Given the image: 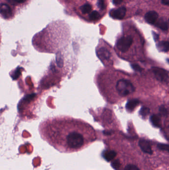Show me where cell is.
<instances>
[{
	"label": "cell",
	"instance_id": "19",
	"mask_svg": "<svg viewBox=\"0 0 169 170\" xmlns=\"http://www.w3.org/2000/svg\"><path fill=\"white\" fill-rule=\"evenodd\" d=\"M157 147L159 148V149L161 150H163V151H168L169 149H168V144H164V143H159L158 144Z\"/></svg>",
	"mask_w": 169,
	"mask_h": 170
},
{
	"label": "cell",
	"instance_id": "18",
	"mask_svg": "<svg viewBox=\"0 0 169 170\" xmlns=\"http://www.w3.org/2000/svg\"><path fill=\"white\" fill-rule=\"evenodd\" d=\"M111 165L114 169L116 170H118L121 167V163H120V160L118 159L115 160L112 163Z\"/></svg>",
	"mask_w": 169,
	"mask_h": 170
},
{
	"label": "cell",
	"instance_id": "27",
	"mask_svg": "<svg viewBox=\"0 0 169 170\" xmlns=\"http://www.w3.org/2000/svg\"><path fill=\"white\" fill-rule=\"evenodd\" d=\"M161 3L164 5L169 6V0H161Z\"/></svg>",
	"mask_w": 169,
	"mask_h": 170
},
{
	"label": "cell",
	"instance_id": "6",
	"mask_svg": "<svg viewBox=\"0 0 169 170\" xmlns=\"http://www.w3.org/2000/svg\"><path fill=\"white\" fill-rule=\"evenodd\" d=\"M98 58L102 61H109L111 59V54L110 51L104 47L100 48L97 51Z\"/></svg>",
	"mask_w": 169,
	"mask_h": 170
},
{
	"label": "cell",
	"instance_id": "5",
	"mask_svg": "<svg viewBox=\"0 0 169 170\" xmlns=\"http://www.w3.org/2000/svg\"><path fill=\"white\" fill-rule=\"evenodd\" d=\"M127 13V9L125 6H122L117 9H112L110 10L109 15L112 19H122L125 18Z\"/></svg>",
	"mask_w": 169,
	"mask_h": 170
},
{
	"label": "cell",
	"instance_id": "9",
	"mask_svg": "<svg viewBox=\"0 0 169 170\" xmlns=\"http://www.w3.org/2000/svg\"><path fill=\"white\" fill-rule=\"evenodd\" d=\"M0 14L5 19H9L12 16V10L7 4L3 3L0 5Z\"/></svg>",
	"mask_w": 169,
	"mask_h": 170
},
{
	"label": "cell",
	"instance_id": "24",
	"mask_svg": "<svg viewBox=\"0 0 169 170\" xmlns=\"http://www.w3.org/2000/svg\"><path fill=\"white\" fill-rule=\"evenodd\" d=\"M123 0H113V3L115 5L117 6L122 3Z\"/></svg>",
	"mask_w": 169,
	"mask_h": 170
},
{
	"label": "cell",
	"instance_id": "10",
	"mask_svg": "<svg viewBox=\"0 0 169 170\" xmlns=\"http://www.w3.org/2000/svg\"><path fill=\"white\" fill-rule=\"evenodd\" d=\"M154 25L157 27L158 28L164 31H168L169 27L168 21L163 18H160L159 19H157L154 23Z\"/></svg>",
	"mask_w": 169,
	"mask_h": 170
},
{
	"label": "cell",
	"instance_id": "17",
	"mask_svg": "<svg viewBox=\"0 0 169 170\" xmlns=\"http://www.w3.org/2000/svg\"><path fill=\"white\" fill-rule=\"evenodd\" d=\"M149 113H150V109L145 106L142 107L139 111V114L143 118L146 117L148 115Z\"/></svg>",
	"mask_w": 169,
	"mask_h": 170
},
{
	"label": "cell",
	"instance_id": "26",
	"mask_svg": "<svg viewBox=\"0 0 169 170\" xmlns=\"http://www.w3.org/2000/svg\"><path fill=\"white\" fill-rule=\"evenodd\" d=\"M13 3H23L26 1V0H12Z\"/></svg>",
	"mask_w": 169,
	"mask_h": 170
},
{
	"label": "cell",
	"instance_id": "8",
	"mask_svg": "<svg viewBox=\"0 0 169 170\" xmlns=\"http://www.w3.org/2000/svg\"><path fill=\"white\" fill-rule=\"evenodd\" d=\"M159 17V15L156 11L151 10L147 12L144 16L146 23L150 24H154Z\"/></svg>",
	"mask_w": 169,
	"mask_h": 170
},
{
	"label": "cell",
	"instance_id": "2",
	"mask_svg": "<svg viewBox=\"0 0 169 170\" xmlns=\"http://www.w3.org/2000/svg\"><path fill=\"white\" fill-rule=\"evenodd\" d=\"M84 143V138L82 134L72 132L67 134L66 138V144L67 147L71 149L80 148Z\"/></svg>",
	"mask_w": 169,
	"mask_h": 170
},
{
	"label": "cell",
	"instance_id": "15",
	"mask_svg": "<svg viewBox=\"0 0 169 170\" xmlns=\"http://www.w3.org/2000/svg\"><path fill=\"white\" fill-rule=\"evenodd\" d=\"M91 5L89 4H85L80 6V9L83 14H87L91 13L92 10Z\"/></svg>",
	"mask_w": 169,
	"mask_h": 170
},
{
	"label": "cell",
	"instance_id": "22",
	"mask_svg": "<svg viewBox=\"0 0 169 170\" xmlns=\"http://www.w3.org/2000/svg\"><path fill=\"white\" fill-rule=\"evenodd\" d=\"M124 170H140V169H139V168L136 166L135 165L129 164V165L126 166Z\"/></svg>",
	"mask_w": 169,
	"mask_h": 170
},
{
	"label": "cell",
	"instance_id": "14",
	"mask_svg": "<svg viewBox=\"0 0 169 170\" xmlns=\"http://www.w3.org/2000/svg\"><path fill=\"white\" fill-rule=\"evenodd\" d=\"M157 48L160 51L167 52L169 49V42L162 41L159 42L157 44Z\"/></svg>",
	"mask_w": 169,
	"mask_h": 170
},
{
	"label": "cell",
	"instance_id": "25",
	"mask_svg": "<svg viewBox=\"0 0 169 170\" xmlns=\"http://www.w3.org/2000/svg\"><path fill=\"white\" fill-rule=\"evenodd\" d=\"M153 37H154V40L155 41H157L159 39V35H158L157 33H156V32H153Z\"/></svg>",
	"mask_w": 169,
	"mask_h": 170
},
{
	"label": "cell",
	"instance_id": "20",
	"mask_svg": "<svg viewBox=\"0 0 169 170\" xmlns=\"http://www.w3.org/2000/svg\"><path fill=\"white\" fill-rule=\"evenodd\" d=\"M97 6L101 10H104L106 8L104 0H97Z\"/></svg>",
	"mask_w": 169,
	"mask_h": 170
},
{
	"label": "cell",
	"instance_id": "11",
	"mask_svg": "<svg viewBox=\"0 0 169 170\" xmlns=\"http://www.w3.org/2000/svg\"><path fill=\"white\" fill-rule=\"evenodd\" d=\"M102 156L106 161L110 162L116 157L117 156V152L113 150H106L103 152Z\"/></svg>",
	"mask_w": 169,
	"mask_h": 170
},
{
	"label": "cell",
	"instance_id": "23",
	"mask_svg": "<svg viewBox=\"0 0 169 170\" xmlns=\"http://www.w3.org/2000/svg\"><path fill=\"white\" fill-rule=\"evenodd\" d=\"M132 67L133 69L135 70L136 71H141V68L138 65L133 64V65H132Z\"/></svg>",
	"mask_w": 169,
	"mask_h": 170
},
{
	"label": "cell",
	"instance_id": "12",
	"mask_svg": "<svg viewBox=\"0 0 169 170\" xmlns=\"http://www.w3.org/2000/svg\"><path fill=\"white\" fill-rule=\"evenodd\" d=\"M139 104V101L137 99L130 100L126 105V109L129 112H131Z\"/></svg>",
	"mask_w": 169,
	"mask_h": 170
},
{
	"label": "cell",
	"instance_id": "13",
	"mask_svg": "<svg viewBox=\"0 0 169 170\" xmlns=\"http://www.w3.org/2000/svg\"><path fill=\"white\" fill-rule=\"evenodd\" d=\"M150 121L152 124L156 127H160L161 126V119L160 116L156 114H153L150 118Z\"/></svg>",
	"mask_w": 169,
	"mask_h": 170
},
{
	"label": "cell",
	"instance_id": "21",
	"mask_svg": "<svg viewBox=\"0 0 169 170\" xmlns=\"http://www.w3.org/2000/svg\"><path fill=\"white\" fill-rule=\"evenodd\" d=\"M159 112L161 115L165 116L168 114V111L167 109L164 106H162L159 109Z\"/></svg>",
	"mask_w": 169,
	"mask_h": 170
},
{
	"label": "cell",
	"instance_id": "28",
	"mask_svg": "<svg viewBox=\"0 0 169 170\" xmlns=\"http://www.w3.org/2000/svg\"><path fill=\"white\" fill-rule=\"evenodd\" d=\"M112 132H113V131H103V133L105 135H111L112 134Z\"/></svg>",
	"mask_w": 169,
	"mask_h": 170
},
{
	"label": "cell",
	"instance_id": "7",
	"mask_svg": "<svg viewBox=\"0 0 169 170\" xmlns=\"http://www.w3.org/2000/svg\"><path fill=\"white\" fill-rule=\"evenodd\" d=\"M139 144L143 152L150 155L152 154L153 151L149 141L146 139H141L139 141Z\"/></svg>",
	"mask_w": 169,
	"mask_h": 170
},
{
	"label": "cell",
	"instance_id": "16",
	"mask_svg": "<svg viewBox=\"0 0 169 170\" xmlns=\"http://www.w3.org/2000/svg\"><path fill=\"white\" fill-rule=\"evenodd\" d=\"M101 17V15L100 14V13L97 10H94L89 15V18L91 21H98L99 19H100Z\"/></svg>",
	"mask_w": 169,
	"mask_h": 170
},
{
	"label": "cell",
	"instance_id": "1",
	"mask_svg": "<svg viewBox=\"0 0 169 170\" xmlns=\"http://www.w3.org/2000/svg\"><path fill=\"white\" fill-rule=\"evenodd\" d=\"M115 87L119 95L122 97H126L134 93L135 90L134 85L126 79L119 80Z\"/></svg>",
	"mask_w": 169,
	"mask_h": 170
},
{
	"label": "cell",
	"instance_id": "4",
	"mask_svg": "<svg viewBox=\"0 0 169 170\" xmlns=\"http://www.w3.org/2000/svg\"><path fill=\"white\" fill-rule=\"evenodd\" d=\"M152 69L158 80L161 82H168L169 79L168 72L158 67H153Z\"/></svg>",
	"mask_w": 169,
	"mask_h": 170
},
{
	"label": "cell",
	"instance_id": "3",
	"mask_svg": "<svg viewBox=\"0 0 169 170\" xmlns=\"http://www.w3.org/2000/svg\"><path fill=\"white\" fill-rule=\"evenodd\" d=\"M134 42L132 36H122L116 42V48L119 51L122 53L127 52Z\"/></svg>",
	"mask_w": 169,
	"mask_h": 170
}]
</instances>
